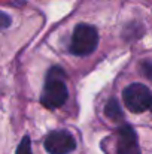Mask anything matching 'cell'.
I'll return each mask as SVG.
<instances>
[{"mask_svg":"<svg viewBox=\"0 0 152 154\" xmlns=\"http://www.w3.org/2000/svg\"><path fill=\"white\" fill-rule=\"evenodd\" d=\"M140 69H142V73L149 79V81H152V61H143L142 64H140Z\"/></svg>","mask_w":152,"mask_h":154,"instance_id":"obj_9","label":"cell"},{"mask_svg":"<svg viewBox=\"0 0 152 154\" xmlns=\"http://www.w3.org/2000/svg\"><path fill=\"white\" fill-rule=\"evenodd\" d=\"M67 97H69V91H67V87L64 84V79L46 78L45 87L42 91V97H40V102L43 106H46L48 109L60 108L66 103Z\"/></svg>","mask_w":152,"mask_h":154,"instance_id":"obj_3","label":"cell"},{"mask_svg":"<svg viewBox=\"0 0 152 154\" xmlns=\"http://www.w3.org/2000/svg\"><path fill=\"white\" fill-rule=\"evenodd\" d=\"M122 99L127 109H130L131 112L140 114L151 108L152 93L146 85L140 82H134L122 91Z\"/></svg>","mask_w":152,"mask_h":154,"instance_id":"obj_2","label":"cell"},{"mask_svg":"<svg viewBox=\"0 0 152 154\" xmlns=\"http://www.w3.org/2000/svg\"><path fill=\"white\" fill-rule=\"evenodd\" d=\"M149 109H151V111H152V103H151V108H149Z\"/></svg>","mask_w":152,"mask_h":154,"instance_id":"obj_11","label":"cell"},{"mask_svg":"<svg viewBox=\"0 0 152 154\" xmlns=\"http://www.w3.org/2000/svg\"><path fill=\"white\" fill-rule=\"evenodd\" d=\"M43 147L49 154H70L76 148V141L66 130H54L45 138Z\"/></svg>","mask_w":152,"mask_h":154,"instance_id":"obj_4","label":"cell"},{"mask_svg":"<svg viewBox=\"0 0 152 154\" xmlns=\"http://www.w3.org/2000/svg\"><path fill=\"white\" fill-rule=\"evenodd\" d=\"M10 24V18L9 15H6L4 12H0V29H6Z\"/></svg>","mask_w":152,"mask_h":154,"instance_id":"obj_10","label":"cell"},{"mask_svg":"<svg viewBox=\"0 0 152 154\" xmlns=\"http://www.w3.org/2000/svg\"><path fill=\"white\" fill-rule=\"evenodd\" d=\"M104 114L107 118L113 120V121H121L124 118V112L119 106V103L116 99H110L104 106Z\"/></svg>","mask_w":152,"mask_h":154,"instance_id":"obj_6","label":"cell"},{"mask_svg":"<svg viewBox=\"0 0 152 154\" xmlns=\"http://www.w3.org/2000/svg\"><path fill=\"white\" fill-rule=\"evenodd\" d=\"M99 33L90 24H78L72 35L70 52L75 55H88L97 48Z\"/></svg>","mask_w":152,"mask_h":154,"instance_id":"obj_1","label":"cell"},{"mask_svg":"<svg viewBox=\"0 0 152 154\" xmlns=\"http://www.w3.org/2000/svg\"><path fill=\"white\" fill-rule=\"evenodd\" d=\"M116 154H140L137 136H136V132L133 130V127L122 126L118 130Z\"/></svg>","mask_w":152,"mask_h":154,"instance_id":"obj_5","label":"cell"},{"mask_svg":"<svg viewBox=\"0 0 152 154\" xmlns=\"http://www.w3.org/2000/svg\"><path fill=\"white\" fill-rule=\"evenodd\" d=\"M64 70L61 67H51L46 73V78L49 79H64Z\"/></svg>","mask_w":152,"mask_h":154,"instance_id":"obj_8","label":"cell"},{"mask_svg":"<svg viewBox=\"0 0 152 154\" xmlns=\"http://www.w3.org/2000/svg\"><path fill=\"white\" fill-rule=\"evenodd\" d=\"M16 154H31V145H30V138L24 136L22 141L19 142L18 148H16Z\"/></svg>","mask_w":152,"mask_h":154,"instance_id":"obj_7","label":"cell"}]
</instances>
